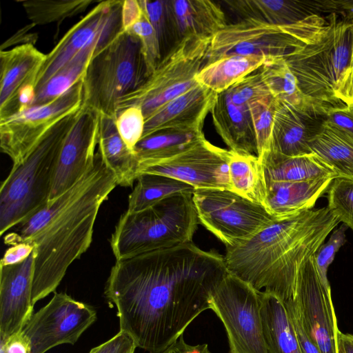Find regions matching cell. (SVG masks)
<instances>
[{"label": "cell", "mask_w": 353, "mask_h": 353, "mask_svg": "<svg viewBox=\"0 0 353 353\" xmlns=\"http://www.w3.org/2000/svg\"><path fill=\"white\" fill-rule=\"evenodd\" d=\"M228 273L224 256L191 241L116 260L105 295L120 331L137 347L161 353L210 309V294Z\"/></svg>", "instance_id": "6da1fadb"}, {"label": "cell", "mask_w": 353, "mask_h": 353, "mask_svg": "<svg viewBox=\"0 0 353 353\" xmlns=\"http://www.w3.org/2000/svg\"><path fill=\"white\" fill-rule=\"evenodd\" d=\"M99 152L79 180L7 234L5 244L35 245L32 303L54 292L69 266L90 246L99 210L117 186Z\"/></svg>", "instance_id": "7a4b0ae2"}, {"label": "cell", "mask_w": 353, "mask_h": 353, "mask_svg": "<svg viewBox=\"0 0 353 353\" xmlns=\"http://www.w3.org/2000/svg\"><path fill=\"white\" fill-rule=\"evenodd\" d=\"M339 223L327 207L276 219L250 240L226 248L227 270L259 291L294 299L301 268Z\"/></svg>", "instance_id": "3957f363"}, {"label": "cell", "mask_w": 353, "mask_h": 353, "mask_svg": "<svg viewBox=\"0 0 353 353\" xmlns=\"http://www.w3.org/2000/svg\"><path fill=\"white\" fill-rule=\"evenodd\" d=\"M79 109L54 124L20 163L12 165L2 182L1 236L28 219L49 201L59 153Z\"/></svg>", "instance_id": "277c9868"}, {"label": "cell", "mask_w": 353, "mask_h": 353, "mask_svg": "<svg viewBox=\"0 0 353 353\" xmlns=\"http://www.w3.org/2000/svg\"><path fill=\"white\" fill-rule=\"evenodd\" d=\"M317 38L283 58L302 92L321 103L344 104L336 92L350 73L353 60V23L330 14Z\"/></svg>", "instance_id": "5b68a950"}, {"label": "cell", "mask_w": 353, "mask_h": 353, "mask_svg": "<svg viewBox=\"0 0 353 353\" xmlns=\"http://www.w3.org/2000/svg\"><path fill=\"white\" fill-rule=\"evenodd\" d=\"M199 223L192 194H179L137 212L125 211L110 239L116 260L192 241Z\"/></svg>", "instance_id": "8992f818"}, {"label": "cell", "mask_w": 353, "mask_h": 353, "mask_svg": "<svg viewBox=\"0 0 353 353\" xmlns=\"http://www.w3.org/2000/svg\"><path fill=\"white\" fill-rule=\"evenodd\" d=\"M148 78L140 41L123 30L90 61L82 79V105L116 119L119 101Z\"/></svg>", "instance_id": "52a82bcc"}, {"label": "cell", "mask_w": 353, "mask_h": 353, "mask_svg": "<svg viewBox=\"0 0 353 353\" xmlns=\"http://www.w3.org/2000/svg\"><path fill=\"white\" fill-rule=\"evenodd\" d=\"M327 23V15H312L281 26L252 19L227 24L212 37L207 63L230 55L283 57L314 41Z\"/></svg>", "instance_id": "ba28073f"}, {"label": "cell", "mask_w": 353, "mask_h": 353, "mask_svg": "<svg viewBox=\"0 0 353 353\" xmlns=\"http://www.w3.org/2000/svg\"><path fill=\"white\" fill-rule=\"evenodd\" d=\"M211 38L189 36L181 39L139 89L119 101L117 115L128 107L139 106L145 119L167 102L198 85L196 76L207 63Z\"/></svg>", "instance_id": "9c48e42d"}, {"label": "cell", "mask_w": 353, "mask_h": 353, "mask_svg": "<svg viewBox=\"0 0 353 353\" xmlns=\"http://www.w3.org/2000/svg\"><path fill=\"white\" fill-rule=\"evenodd\" d=\"M209 303L225 327L229 353H268L261 313V291L228 272L212 290Z\"/></svg>", "instance_id": "30bf717a"}, {"label": "cell", "mask_w": 353, "mask_h": 353, "mask_svg": "<svg viewBox=\"0 0 353 353\" xmlns=\"http://www.w3.org/2000/svg\"><path fill=\"white\" fill-rule=\"evenodd\" d=\"M192 199L199 223L226 248L250 240L277 219L263 205L228 189H196Z\"/></svg>", "instance_id": "8fae6325"}, {"label": "cell", "mask_w": 353, "mask_h": 353, "mask_svg": "<svg viewBox=\"0 0 353 353\" xmlns=\"http://www.w3.org/2000/svg\"><path fill=\"white\" fill-rule=\"evenodd\" d=\"M82 79L63 94L42 105L32 106L0 119V147L13 165L20 163L58 121L82 105Z\"/></svg>", "instance_id": "7c38bea8"}, {"label": "cell", "mask_w": 353, "mask_h": 353, "mask_svg": "<svg viewBox=\"0 0 353 353\" xmlns=\"http://www.w3.org/2000/svg\"><path fill=\"white\" fill-rule=\"evenodd\" d=\"M97 320L93 307L65 293L54 292L47 305L34 313L22 332L31 353H46L64 343L74 344Z\"/></svg>", "instance_id": "4fadbf2b"}, {"label": "cell", "mask_w": 353, "mask_h": 353, "mask_svg": "<svg viewBox=\"0 0 353 353\" xmlns=\"http://www.w3.org/2000/svg\"><path fill=\"white\" fill-rule=\"evenodd\" d=\"M123 0L102 1L74 24L46 54L35 84V92L85 47L111 41L122 30Z\"/></svg>", "instance_id": "5bb4252c"}, {"label": "cell", "mask_w": 353, "mask_h": 353, "mask_svg": "<svg viewBox=\"0 0 353 353\" xmlns=\"http://www.w3.org/2000/svg\"><path fill=\"white\" fill-rule=\"evenodd\" d=\"M230 150L217 147L205 138L182 153L139 170L141 174L169 176L195 189L230 190Z\"/></svg>", "instance_id": "9a60e30c"}, {"label": "cell", "mask_w": 353, "mask_h": 353, "mask_svg": "<svg viewBox=\"0 0 353 353\" xmlns=\"http://www.w3.org/2000/svg\"><path fill=\"white\" fill-rule=\"evenodd\" d=\"M314 255L300 270L294 299L300 305L308 332L321 353H339V330L331 290H327L321 281Z\"/></svg>", "instance_id": "2e32d148"}, {"label": "cell", "mask_w": 353, "mask_h": 353, "mask_svg": "<svg viewBox=\"0 0 353 353\" xmlns=\"http://www.w3.org/2000/svg\"><path fill=\"white\" fill-rule=\"evenodd\" d=\"M100 118L97 111L81 105L61 149L49 201L75 184L94 160Z\"/></svg>", "instance_id": "e0dca14e"}, {"label": "cell", "mask_w": 353, "mask_h": 353, "mask_svg": "<svg viewBox=\"0 0 353 353\" xmlns=\"http://www.w3.org/2000/svg\"><path fill=\"white\" fill-rule=\"evenodd\" d=\"M332 107L334 106L294 107L277 101L270 150L287 157L312 153L310 143L320 132Z\"/></svg>", "instance_id": "ac0fdd59"}, {"label": "cell", "mask_w": 353, "mask_h": 353, "mask_svg": "<svg viewBox=\"0 0 353 353\" xmlns=\"http://www.w3.org/2000/svg\"><path fill=\"white\" fill-rule=\"evenodd\" d=\"M35 249L22 262L0 265V337L23 330L33 313Z\"/></svg>", "instance_id": "d6986e66"}, {"label": "cell", "mask_w": 353, "mask_h": 353, "mask_svg": "<svg viewBox=\"0 0 353 353\" xmlns=\"http://www.w3.org/2000/svg\"><path fill=\"white\" fill-rule=\"evenodd\" d=\"M46 54L32 44L17 46L0 52V119L16 113L19 92L28 85L35 87Z\"/></svg>", "instance_id": "ffe728a7"}, {"label": "cell", "mask_w": 353, "mask_h": 353, "mask_svg": "<svg viewBox=\"0 0 353 353\" xmlns=\"http://www.w3.org/2000/svg\"><path fill=\"white\" fill-rule=\"evenodd\" d=\"M216 96L199 84L167 102L145 119L142 139L166 128L203 129Z\"/></svg>", "instance_id": "44dd1931"}, {"label": "cell", "mask_w": 353, "mask_h": 353, "mask_svg": "<svg viewBox=\"0 0 353 353\" xmlns=\"http://www.w3.org/2000/svg\"><path fill=\"white\" fill-rule=\"evenodd\" d=\"M237 17L273 26H287L325 13L323 0H230L223 2Z\"/></svg>", "instance_id": "7402d4cb"}, {"label": "cell", "mask_w": 353, "mask_h": 353, "mask_svg": "<svg viewBox=\"0 0 353 353\" xmlns=\"http://www.w3.org/2000/svg\"><path fill=\"white\" fill-rule=\"evenodd\" d=\"M333 180L329 178L292 182L265 181L263 205L277 219L299 215L313 209Z\"/></svg>", "instance_id": "603a6c76"}, {"label": "cell", "mask_w": 353, "mask_h": 353, "mask_svg": "<svg viewBox=\"0 0 353 353\" xmlns=\"http://www.w3.org/2000/svg\"><path fill=\"white\" fill-rule=\"evenodd\" d=\"M214 128L230 150L257 156V144L249 108L234 104L227 90L217 94L211 110Z\"/></svg>", "instance_id": "cb8c5ba5"}, {"label": "cell", "mask_w": 353, "mask_h": 353, "mask_svg": "<svg viewBox=\"0 0 353 353\" xmlns=\"http://www.w3.org/2000/svg\"><path fill=\"white\" fill-rule=\"evenodd\" d=\"M179 41L189 36L212 37L227 26L221 6L209 0H168Z\"/></svg>", "instance_id": "d4e9b609"}, {"label": "cell", "mask_w": 353, "mask_h": 353, "mask_svg": "<svg viewBox=\"0 0 353 353\" xmlns=\"http://www.w3.org/2000/svg\"><path fill=\"white\" fill-rule=\"evenodd\" d=\"M265 181H304L339 178L334 170L314 153L287 157L269 150L258 157Z\"/></svg>", "instance_id": "484cf974"}, {"label": "cell", "mask_w": 353, "mask_h": 353, "mask_svg": "<svg viewBox=\"0 0 353 353\" xmlns=\"http://www.w3.org/2000/svg\"><path fill=\"white\" fill-rule=\"evenodd\" d=\"M98 149L106 166L117 177L118 185L132 186L139 176V161L120 136L115 119L101 114Z\"/></svg>", "instance_id": "4316f807"}, {"label": "cell", "mask_w": 353, "mask_h": 353, "mask_svg": "<svg viewBox=\"0 0 353 353\" xmlns=\"http://www.w3.org/2000/svg\"><path fill=\"white\" fill-rule=\"evenodd\" d=\"M203 139V129L166 128L155 132L141 139L134 149L139 170L176 156Z\"/></svg>", "instance_id": "83f0119b"}, {"label": "cell", "mask_w": 353, "mask_h": 353, "mask_svg": "<svg viewBox=\"0 0 353 353\" xmlns=\"http://www.w3.org/2000/svg\"><path fill=\"white\" fill-rule=\"evenodd\" d=\"M261 313L268 353H303L283 301L261 291Z\"/></svg>", "instance_id": "f1b7e54d"}, {"label": "cell", "mask_w": 353, "mask_h": 353, "mask_svg": "<svg viewBox=\"0 0 353 353\" xmlns=\"http://www.w3.org/2000/svg\"><path fill=\"white\" fill-rule=\"evenodd\" d=\"M312 153L337 174L353 181V136L324 121L319 134L310 141Z\"/></svg>", "instance_id": "f546056e"}, {"label": "cell", "mask_w": 353, "mask_h": 353, "mask_svg": "<svg viewBox=\"0 0 353 353\" xmlns=\"http://www.w3.org/2000/svg\"><path fill=\"white\" fill-rule=\"evenodd\" d=\"M269 59L259 56L230 55L206 63L196 76L197 82L219 94L259 70Z\"/></svg>", "instance_id": "4dcf8cb0"}, {"label": "cell", "mask_w": 353, "mask_h": 353, "mask_svg": "<svg viewBox=\"0 0 353 353\" xmlns=\"http://www.w3.org/2000/svg\"><path fill=\"white\" fill-rule=\"evenodd\" d=\"M110 42L99 40L80 51L36 90L31 107L50 103L81 81L92 57Z\"/></svg>", "instance_id": "1f68e13d"}, {"label": "cell", "mask_w": 353, "mask_h": 353, "mask_svg": "<svg viewBox=\"0 0 353 353\" xmlns=\"http://www.w3.org/2000/svg\"><path fill=\"white\" fill-rule=\"evenodd\" d=\"M271 95L277 101L294 107L308 105L332 106L305 96L283 57L272 58L259 69Z\"/></svg>", "instance_id": "d6a6232c"}, {"label": "cell", "mask_w": 353, "mask_h": 353, "mask_svg": "<svg viewBox=\"0 0 353 353\" xmlns=\"http://www.w3.org/2000/svg\"><path fill=\"white\" fill-rule=\"evenodd\" d=\"M195 190L193 186L169 176L141 174L129 195L126 211L139 212L174 195L193 194Z\"/></svg>", "instance_id": "836d02e7"}, {"label": "cell", "mask_w": 353, "mask_h": 353, "mask_svg": "<svg viewBox=\"0 0 353 353\" xmlns=\"http://www.w3.org/2000/svg\"><path fill=\"white\" fill-rule=\"evenodd\" d=\"M230 151V190L251 201L263 205L265 197V183L258 157Z\"/></svg>", "instance_id": "e575fe53"}, {"label": "cell", "mask_w": 353, "mask_h": 353, "mask_svg": "<svg viewBox=\"0 0 353 353\" xmlns=\"http://www.w3.org/2000/svg\"><path fill=\"white\" fill-rule=\"evenodd\" d=\"M93 0H28L20 1L27 17L34 25L61 22L83 12Z\"/></svg>", "instance_id": "d590c367"}, {"label": "cell", "mask_w": 353, "mask_h": 353, "mask_svg": "<svg viewBox=\"0 0 353 353\" xmlns=\"http://www.w3.org/2000/svg\"><path fill=\"white\" fill-rule=\"evenodd\" d=\"M158 37L161 59L180 41L172 21L168 0H139Z\"/></svg>", "instance_id": "8d00e7d4"}, {"label": "cell", "mask_w": 353, "mask_h": 353, "mask_svg": "<svg viewBox=\"0 0 353 353\" xmlns=\"http://www.w3.org/2000/svg\"><path fill=\"white\" fill-rule=\"evenodd\" d=\"M277 101L270 96L248 107L257 144V157L270 150L272 130Z\"/></svg>", "instance_id": "74e56055"}, {"label": "cell", "mask_w": 353, "mask_h": 353, "mask_svg": "<svg viewBox=\"0 0 353 353\" xmlns=\"http://www.w3.org/2000/svg\"><path fill=\"white\" fill-rule=\"evenodd\" d=\"M327 201L332 214L353 231V181L334 179L327 189Z\"/></svg>", "instance_id": "f35d334b"}, {"label": "cell", "mask_w": 353, "mask_h": 353, "mask_svg": "<svg viewBox=\"0 0 353 353\" xmlns=\"http://www.w3.org/2000/svg\"><path fill=\"white\" fill-rule=\"evenodd\" d=\"M227 92L234 104L246 108L272 96L259 70L239 80Z\"/></svg>", "instance_id": "ab89813d"}, {"label": "cell", "mask_w": 353, "mask_h": 353, "mask_svg": "<svg viewBox=\"0 0 353 353\" xmlns=\"http://www.w3.org/2000/svg\"><path fill=\"white\" fill-rule=\"evenodd\" d=\"M126 31L140 41L150 77L161 61V56L157 35L143 11L140 19Z\"/></svg>", "instance_id": "60d3db41"}, {"label": "cell", "mask_w": 353, "mask_h": 353, "mask_svg": "<svg viewBox=\"0 0 353 353\" xmlns=\"http://www.w3.org/2000/svg\"><path fill=\"white\" fill-rule=\"evenodd\" d=\"M145 121L139 106L128 107L119 112L117 115V129L124 142L132 150L142 139Z\"/></svg>", "instance_id": "b9f144b4"}, {"label": "cell", "mask_w": 353, "mask_h": 353, "mask_svg": "<svg viewBox=\"0 0 353 353\" xmlns=\"http://www.w3.org/2000/svg\"><path fill=\"white\" fill-rule=\"evenodd\" d=\"M347 228V227L343 223L332 233L327 242L322 244L314 255L321 281L328 290H331V288L327 276V269L332 263L336 253L346 242Z\"/></svg>", "instance_id": "7bdbcfd3"}, {"label": "cell", "mask_w": 353, "mask_h": 353, "mask_svg": "<svg viewBox=\"0 0 353 353\" xmlns=\"http://www.w3.org/2000/svg\"><path fill=\"white\" fill-rule=\"evenodd\" d=\"M284 303L303 352L321 353L308 332L298 302L294 299L286 301Z\"/></svg>", "instance_id": "ee69618b"}, {"label": "cell", "mask_w": 353, "mask_h": 353, "mask_svg": "<svg viewBox=\"0 0 353 353\" xmlns=\"http://www.w3.org/2000/svg\"><path fill=\"white\" fill-rule=\"evenodd\" d=\"M137 345L125 332L119 331L108 341L92 348L89 353H134Z\"/></svg>", "instance_id": "f6af8a7d"}, {"label": "cell", "mask_w": 353, "mask_h": 353, "mask_svg": "<svg viewBox=\"0 0 353 353\" xmlns=\"http://www.w3.org/2000/svg\"><path fill=\"white\" fill-rule=\"evenodd\" d=\"M328 122L353 136V105L345 103L330 108L326 114Z\"/></svg>", "instance_id": "bcb514c9"}, {"label": "cell", "mask_w": 353, "mask_h": 353, "mask_svg": "<svg viewBox=\"0 0 353 353\" xmlns=\"http://www.w3.org/2000/svg\"><path fill=\"white\" fill-rule=\"evenodd\" d=\"M0 353H31L30 341L22 331L7 338L0 337Z\"/></svg>", "instance_id": "7dc6e473"}, {"label": "cell", "mask_w": 353, "mask_h": 353, "mask_svg": "<svg viewBox=\"0 0 353 353\" xmlns=\"http://www.w3.org/2000/svg\"><path fill=\"white\" fill-rule=\"evenodd\" d=\"M34 249L35 245L30 243H21L12 245L5 252L0 265L19 263L26 259Z\"/></svg>", "instance_id": "c3c4849f"}, {"label": "cell", "mask_w": 353, "mask_h": 353, "mask_svg": "<svg viewBox=\"0 0 353 353\" xmlns=\"http://www.w3.org/2000/svg\"><path fill=\"white\" fill-rule=\"evenodd\" d=\"M142 13L139 0H123L121 10L123 30H128L140 19Z\"/></svg>", "instance_id": "681fc988"}, {"label": "cell", "mask_w": 353, "mask_h": 353, "mask_svg": "<svg viewBox=\"0 0 353 353\" xmlns=\"http://www.w3.org/2000/svg\"><path fill=\"white\" fill-rule=\"evenodd\" d=\"M34 26H35V25L31 23L30 24H28L22 29L19 30L12 37L9 38L2 44L1 50H4L5 48L15 44L19 46L18 43H20V45L32 44L34 46V43L37 40V34L29 33L30 30Z\"/></svg>", "instance_id": "f907efd6"}, {"label": "cell", "mask_w": 353, "mask_h": 353, "mask_svg": "<svg viewBox=\"0 0 353 353\" xmlns=\"http://www.w3.org/2000/svg\"><path fill=\"white\" fill-rule=\"evenodd\" d=\"M161 353H212L206 343L192 345L185 343L183 335L177 341Z\"/></svg>", "instance_id": "816d5d0a"}, {"label": "cell", "mask_w": 353, "mask_h": 353, "mask_svg": "<svg viewBox=\"0 0 353 353\" xmlns=\"http://www.w3.org/2000/svg\"><path fill=\"white\" fill-rule=\"evenodd\" d=\"M336 97L346 105H353V72L346 77L336 92Z\"/></svg>", "instance_id": "f5cc1de1"}, {"label": "cell", "mask_w": 353, "mask_h": 353, "mask_svg": "<svg viewBox=\"0 0 353 353\" xmlns=\"http://www.w3.org/2000/svg\"><path fill=\"white\" fill-rule=\"evenodd\" d=\"M337 343L339 353H353L352 334L343 333L339 330Z\"/></svg>", "instance_id": "db71d44e"}, {"label": "cell", "mask_w": 353, "mask_h": 353, "mask_svg": "<svg viewBox=\"0 0 353 353\" xmlns=\"http://www.w3.org/2000/svg\"><path fill=\"white\" fill-rule=\"evenodd\" d=\"M352 23H353V20H352ZM353 72V60H352V68H351V70H350V73H351V72ZM350 73H349V74H350ZM348 74H347V75H348Z\"/></svg>", "instance_id": "11a10c76"}]
</instances>
